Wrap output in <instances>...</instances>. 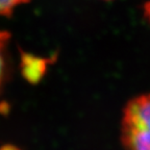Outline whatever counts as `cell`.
<instances>
[{"label":"cell","mask_w":150,"mask_h":150,"mask_svg":"<svg viewBox=\"0 0 150 150\" xmlns=\"http://www.w3.org/2000/svg\"><path fill=\"white\" fill-rule=\"evenodd\" d=\"M30 0H0V16H11L18 6Z\"/></svg>","instance_id":"4"},{"label":"cell","mask_w":150,"mask_h":150,"mask_svg":"<svg viewBox=\"0 0 150 150\" xmlns=\"http://www.w3.org/2000/svg\"><path fill=\"white\" fill-rule=\"evenodd\" d=\"M11 35L4 30H0V93L4 87L8 75V61H7V45Z\"/></svg>","instance_id":"3"},{"label":"cell","mask_w":150,"mask_h":150,"mask_svg":"<svg viewBox=\"0 0 150 150\" xmlns=\"http://www.w3.org/2000/svg\"><path fill=\"white\" fill-rule=\"evenodd\" d=\"M121 142L124 150H150V94L139 95L125 105Z\"/></svg>","instance_id":"1"},{"label":"cell","mask_w":150,"mask_h":150,"mask_svg":"<svg viewBox=\"0 0 150 150\" xmlns=\"http://www.w3.org/2000/svg\"><path fill=\"white\" fill-rule=\"evenodd\" d=\"M46 69L44 59L33 57L29 54H24L22 59V73L26 79L31 82H35L42 77Z\"/></svg>","instance_id":"2"},{"label":"cell","mask_w":150,"mask_h":150,"mask_svg":"<svg viewBox=\"0 0 150 150\" xmlns=\"http://www.w3.org/2000/svg\"><path fill=\"white\" fill-rule=\"evenodd\" d=\"M0 150H18L16 147H13V146L11 145H7V146H4V147H2Z\"/></svg>","instance_id":"6"},{"label":"cell","mask_w":150,"mask_h":150,"mask_svg":"<svg viewBox=\"0 0 150 150\" xmlns=\"http://www.w3.org/2000/svg\"><path fill=\"white\" fill-rule=\"evenodd\" d=\"M144 15H145L146 18L150 20V0L144 4Z\"/></svg>","instance_id":"5"}]
</instances>
